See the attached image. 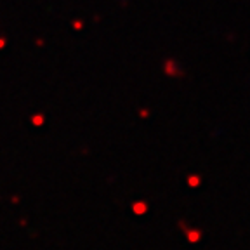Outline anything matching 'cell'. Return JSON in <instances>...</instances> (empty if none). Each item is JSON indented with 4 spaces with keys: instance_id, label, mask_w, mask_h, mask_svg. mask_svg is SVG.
Returning a JSON list of instances; mask_svg holds the SVG:
<instances>
[{
    "instance_id": "6da1fadb",
    "label": "cell",
    "mask_w": 250,
    "mask_h": 250,
    "mask_svg": "<svg viewBox=\"0 0 250 250\" xmlns=\"http://www.w3.org/2000/svg\"><path fill=\"white\" fill-rule=\"evenodd\" d=\"M134 212H136V214H144L146 205L144 203H136V205H134Z\"/></svg>"
},
{
    "instance_id": "7a4b0ae2",
    "label": "cell",
    "mask_w": 250,
    "mask_h": 250,
    "mask_svg": "<svg viewBox=\"0 0 250 250\" xmlns=\"http://www.w3.org/2000/svg\"><path fill=\"white\" fill-rule=\"evenodd\" d=\"M188 238H190V242H198V238H200V233H198V231H191V233L188 234Z\"/></svg>"
},
{
    "instance_id": "3957f363",
    "label": "cell",
    "mask_w": 250,
    "mask_h": 250,
    "mask_svg": "<svg viewBox=\"0 0 250 250\" xmlns=\"http://www.w3.org/2000/svg\"><path fill=\"white\" fill-rule=\"evenodd\" d=\"M200 184V179L198 178H190V186H198Z\"/></svg>"
}]
</instances>
